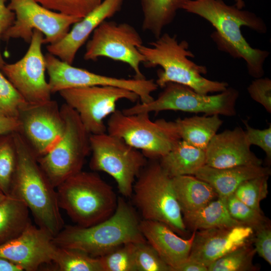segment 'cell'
Masks as SVG:
<instances>
[{"mask_svg":"<svg viewBox=\"0 0 271 271\" xmlns=\"http://www.w3.org/2000/svg\"><path fill=\"white\" fill-rule=\"evenodd\" d=\"M182 9L199 16L210 23L215 30L211 37L217 49L246 63L249 75L262 77L263 65L269 52L252 48L243 37L242 27L260 34L266 32L264 21L254 13L227 5L223 0H185Z\"/></svg>","mask_w":271,"mask_h":271,"instance_id":"cell-1","label":"cell"},{"mask_svg":"<svg viewBox=\"0 0 271 271\" xmlns=\"http://www.w3.org/2000/svg\"><path fill=\"white\" fill-rule=\"evenodd\" d=\"M17 165L9 195L22 200L38 227L53 237L64 226L56 188L40 167L36 156L20 134L14 132Z\"/></svg>","mask_w":271,"mask_h":271,"instance_id":"cell-2","label":"cell"},{"mask_svg":"<svg viewBox=\"0 0 271 271\" xmlns=\"http://www.w3.org/2000/svg\"><path fill=\"white\" fill-rule=\"evenodd\" d=\"M140 222L131 206L118 197L116 208L108 218L88 227L65 225L53 241L56 246L99 257L124 243L146 241Z\"/></svg>","mask_w":271,"mask_h":271,"instance_id":"cell-3","label":"cell"},{"mask_svg":"<svg viewBox=\"0 0 271 271\" xmlns=\"http://www.w3.org/2000/svg\"><path fill=\"white\" fill-rule=\"evenodd\" d=\"M186 40L179 42L176 35L162 34L149 46L143 45L138 49L145 59L148 68L160 66L156 83L163 88L169 82L187 86L196 92L208 94L221 92L228 87L226 82L211 80L203 77L207 73L206 66L196 64L189 58L194 54L189 50Z\"/></svg>","mask_w":271,"mask_h":271,"instance_id":"cell-4","label":"cell"},{"mask_svg":"<svg viewBox=\"0 0 271 271\" xmlns=\"http://www.w3.org/2000/svg\"><path fill=\"white\" fill-rule=\"evenodd\" d=\"M58 203L76 225L88 227L114 212L118 197L97 174L82 170L56 187Z\"/></svg>","mask_w":271,"mask_h":271,"instance_id":"cell-5","label":"cell"},{"mask_svg":"<svg viewBox=\"0 0 271 271\" xmlns=\"http://www.w3.org/2000/svg\"><path fill=\"white\" fill-rule=\"evenodd\" d=\"M136 179L131 195L144 219L162 222L177 234L186 236L187 228L172 178L163 169L159 160L148 161Z\"/></svg>","mask_w":271,"mask_h":271,"instance_id":"cell-6","label":"cell"},{"mask_svg":"<svg viewBox=\"0 0 271 271\" xmlns=\"http://www.w3.org/2000/svg\"><path fill=\"white\" fill-rule=\"evenodd\" d=\"M106 131L140 150L150 160L164 157L181 140L174 121H152L148 112L126 114L116 109L110 115Z\"/></svg>","mask_w":271,"mask_h":271,"instance_id":"cell-7","label":"cell"},{"mask_svg":"<svg viewBox=\"0 0 271 271\" xmlns=\"http://www.w3.org/2000/svg\"><path fill=\"white\" fill-rule=\"evenodd\" d=\"M60 110L65 122L63 135L53 149L37 158L42 169L56 188L82 171L85 159L91 152L90 134L77 112L65 103Z\"/></svg>","mask_w":271,"mask_h":271,"instance_id":"cell-8","label":"cell"},{"mask_svg":"<svg viewBox=\"0 0 271 271\" xmlns=\"http://www.w3.org/2000/svg\"><path fill=\"white\" fill-rule=\"evenodd\" d=\"M158 97L148 103H139L125 108L122 112L133 114L141 112H159L164 110L203 113L205 115L214 114L233 116L236 114L235 105L238 91L227 88L215 95L198 93L182 84L169 82L163 87Z\"/></svg>","mask_w":271,"mask_h":271,"instance_id":"cell-9","label":"cell"},{"mask_svg":"<svg viewBox=\"0 0 271 271\" xmlns=\"http://www.w3.org/2000/svg\"><path fill=\"white\" fill-rule=\"evenodd\" d=\"M90 143L91 169L109 174L116 181L119 193L131 197L136 179L147 164V158L121 139L106 132L90 134Z\"/></svg>","mask_w":271,"mask_h":271,"instance_id":"cell-10","label":"cell"},{"mask_svg":"<svg viewBox=\"0 0 271 271\" xmlns=\"http://www.w3.org/2000/svg\"><path fill=\"white\" fill-rule=\"evenodd\" d=\"M92 34L86 44L84 60L95 61L103 57L120 61L132 69L134 78H146L140 69L145 59L138 49L143 42L141 35L132 26L127 23L105 20Z\"/></svg>","mask_w":271,"mask_h":271,"instance_id":"cell-11","label":"cell"},{"mask_svg":"<svg viewBox=\"0 0 271 271\" xmlns=\"http://www.w3.org/2000/svg\"><path fill=\"white\" fill-rule=\"evenodd\" d=\"M8 7L15 13V20L2 35L5 41L22 39L30 43L37 30L44 35V44H53L62 39L70 27L81 19L50 10L35 0H10Z\"/></svg>","mask_w":271,"mask_h":271,"instance_id":"cell-12","label":"cell"},{"mask_svg":"<svg viewBox=\"0 0 271 271\" xmlns=\"http://www.w3.org/2000/svg\"><path fill=\"white\" fill-rule=\"evenodd\" d=\"M48 84L52 93L61 90L92 86H113L129 90L136 93L141 103L154 99L152 93L158 86L154 79H125L96 74L76 67L48 53L45 56Z\"/></svg>","mask_w":271,"mask_h":271,"instance_id":"cell-13","label":"cell"},{"mask_svg":"<svg viewBox=\"0 0 271 271\" xmlns=\"http://www.w3.org/2000/svg\"><path fill=\"white\" fill-rule=\"evenodd\" d=\"M59 93L78 114L90 134L106 132L104 119L116 110L121 99L136 101L139 97L129 90L113 86H92L67 89Z\"/></svg>","mask_w":271,"mask_h":271,"instance_id":"cell-14","label":"cell"},{"mask_svg":"<svg viewBox=\"0 0 271 271\" xmlns=\"http://www.w3.org/2000/svg\"><path fill=\"white\" fill-rule=\"evenodd\" d=\"M17 119V132L37 158L55 147L65 129L60 107L52 99L40 103L26 102L19 109Z\"/></svg>","mask_w":271,"mask_h":271,"instance_id":"cell-15","label":"cell"},{"mask_svg":"<svg viewBox=\"0 0 271 271\" xmlns=\"http://www.w3.org/2000/svg\"><path fill=\"white\" fill-rule=\"evenodd\" d=\"M44 36L35 30L30 46L18 61L5 63L1 70L15 88L29 103H40L51 99V92L45 78L46 63L42 51Z\"/></svg>","mask_w":271,"mask_h":271,"instance_id":"cell-16","label":"cell"},{"mask_svg":"<svg viewBox=\"0 0 271 271\" xmlns=\"http://www.w3.org/2000/svg\"><path fill=\"white\" fill-rule=\"evenodd\" d=\"M53 236L32 223L18 237L0 245V257L25 271H36L52 262L56 246Z\"/></svg>","mask_w":271,"mask_h":271,"instance_id":"cell-17","label":"cell"},{"mask_svg":"<svg viewBox=\"0 0 271 271\" xmlns=\"http://www.w3.org/2000/svg\"><path fill=\"white\" fill-rule=\"evenodd\" d=\"M254 231L239 225L197 230L188 259L208 266L229 252L253 242Z\"/></svg>","mask_w":271,"mask_h":271,"instance_id":"cell-18","label":"cell"},{"mask_svg":"<svg viewBox=\"0 0 271 271\" xmlns=\"http://www.w3.org/2000/svg\"><path fill=\"white\" fill-rule=\"evenodd\" d=\"M245 131L240 127L216 133L206 149V165L224 169L261 165L262 160L250 150Z\"/></svg>","mask_w":271,"mask_h":271,"instance_id":"cell-19","label":"cell"},{"mask_svg":"<svg viewBox=\"0 0 271 271\" xmlns=\"http://www.w3.org/2000/svg\"><path fill=\"white\" fill-rule=\"evenodd\" d=\"M124 0H103L92 11L75 23L59 42L48 45V53L62 61L72 64L76 55L94 30L104 21L121 10Z\"/></svg>","mask_w":271,"mask_h":271,"instance_id":"cell-20","label":"cell"},{"mask_svg":"<svg viewBox=\"0 0 271 271\" xmlns=\"http://www.w3.org/2000/svg\"><path fill=\"white\" fill-rule=\"evenodd\" d=\"M140 228L146 241L172 271H176L187 260L195 230L193 231L189 238H183L165 224L145 219L140 221Z\"/></svg>","mask_w":271,"mask_h":271,"instance_id":"cell-21","label":"cell"},{"mask_svg":"<svg viewBox=\"0 0 271 271\" xmlns=\"http://www.w3.org/2000/svg\"><path fill=\"white\" fill-rule=\"evenodd\" d=\"M270 169L261 165L241 166L217 169L204 165L195 173L197 178L210 184L218 197L227 198L245 181L262 176H269Z\"/></svg>","mask_w":271,"mask_h":271,"instance_id":"cell-22","label":"cell"},{"mask_svg":"<svg viewBox=\"0 0 271 271\" xmlns=\"http://www.w3.org/2000/svg\"><path fill=\"white\" fill-rule=\"evenodd\" d=\"M172 181L183 215L194 212L218 197L210 184L195 176H177Z\"/></svg>","mask_w":271,"mask_h":271,"instance_id":"cell-23","label":"cell"},{"mask_svg":"<svg viewBox=\"0 0 271 271\" xmlns=\"http://www.w3.org/2000/svg\"><path fill=\"white\" fill-rule=\"evenodd\" d=\"M159 161L163 169L172 178L183 175L194 176L206 164V152L181 140Z\"/></svg>","mask_w":271,"mask_h":271,"instance_id":"cell-24","label":"cell"},{"mask_svg":"<svg viewBox=\"0 0 271 271\" xmlns=\"http://www.w3.org/2000/svg\"><path fill=\"white\" fill-rule=\"evenodd\" d=\"M183 217L187 229L188 227L193 231L244 225L231 216L227 198L220 197L194 212L183 215Z\"/></svg>","mask_w":271,"mask_h":271,"instance_id":"cell-25","label":"cell"},{"mask_svg":"<svg viewBox=\"0 0 271 271\" xmlns=\"http://www.w3.org/2000/svg\"><path fill=\"white\" fill-rule=\"evenodd\" d=\"M174 122L182 140L205 151L223 122L217 114L179 118Z\"/></svg>","mask_w":271,"mask_h":271,"instance_id":"cell-26","label":"cell"},{"mask_svg":"<svg viewBox=\"0 0 271 271\" xmlns=\"http://www.w3.org/2000/svg\"><path fill=\"white\" fill-rule=\"evenodd\" d=\"M29 213L22 200L6 196L0 203V245L18 237L31 224Z\"/></svg>","mask_w":271,"mask_h":271,"instance_id":"cell-27","label":"cell"},{"mask_svg":"<svg viewBox=\"0 0 271 271\" xmlns=\"http://www.w3.org/2000/svg\"><path fill=\"white\" fill-rule=\"evenodd\" d=\"M143 13L142 29L156 39L173 22L185 0H139Z\"/></svg>","mask_w":271,"mask_h":271,"instance_id":"cell-28","label":"cell"},{"mask_svg":"<svg viewBox=\"0 0 271 271\" xmlns=\"http://www.w3.org/2000/svg\"><path fill=\"white\" fill-rule=\"evenodd\" d=\"M52 262L59 271H103L98 257L74 249L56 246Z\"/></svg>","mask_w":271,"mask_h":271,"instance_id":"cell-29","label":"cell"},{"mask_svg":"<svg viewBox=\"0 0 271 271\" xmlns=\"http://www.w3.org/2000/svg\"><path fill=\"white\" fill-rule=\"evenodd\" d=\"M252 242L244 244L219 258L208 266V271H256L253 263L255 250Z\"/></svg>","mask_w":271,"mask_h":271,"instance_id":"cell-30","label":"cell"},{"mask_svg":"<svg viewBox=\"0 0 271 271\" xmlns=\"http://www.w3.org/2000/svg\"><path fill=\"white\" fill-rule=\"evenodd\" d=\"M17 161L14 132L0 136V189L6 195L10 193Z\"/></svg>","mask_w":271,"mask_h":271,"instance_id":"cell-31","label":"cell"},{"mask_svg":"<svg viewBox=\"0 0 271 271\" xmlns=\"http://www.w3.org/2000/svg\"><path fill=\"white\" fill-rule=\"evenodd\" d=\"M135 243H124L98 257L103 271H137Z\"/></svg>","mask_w":271,"mask_h":271,"instance_id":"cell-32","label":"cell"},{"mask_svg":"<svg viewBox=\"0 0 271 271\" xmlns=\"http://www.w3.org/2000/svg\"><path fill=\"white\" fill-rule=\"evenodd\" d=\"M268 177H259L245 181L238 187L233 195L249 207L261 211L260 203L268 194Z\"/></svg>","mask_w":271,"mask_h":271,"instance_id":"cell-33","label":"cell"},{"mask_svg":"<svg viewBox=\"0 0 271 271\" xmlns=\"http://www.w3.org/2000/svg\"><path fill=\"white\" fill-rule=\"evenodd\" d=\"M227 206L231 216L245 226L257 230L269 224L262 213L246 205L233 194L227 198Z\"/></svg>","mask_w":271,"mask_h":271,"instance_id":"cell-34","label":"cell"},{"mask_svg":"<svg viewBox=\"0 0 271 271\" xmlns=\"http://www.w3.org/2000/svg\"><path fill=\"white\" fill-rule=\"evenodd\" d=\"M55 12L82 19L98 6L102 0H35Z\"/></svg>","mask_w":271,"mask_h":271,"instance_id":"cell-35","label":"cell"},{"mask_svg":"<svg viewBox=\"0 0 271 271\" xmlns=\"http://www.w3.org/2000/svg\"><path fill=\"white\" fill-rule=\"evenodd\" d=\"M26 102L0 69V114L17 119L19 109Z\"/></svg>","mask_w":271,"mask_h":271,"instance_id":"cell-36","label":"cell"},{"mask_svg":"<svg viewBox=\"0 0 271 271\" xmlns=\"http://www.w3.org/2000/svg\"><path fill=\"white\" fill-rule=\"evenodd\" d=\"M134 257L137 271H172L147 241L135 243Z\"/></svg>","mask_w":271,"mask_h":271,"instance_id":"cell-37","label":"cell"},{"mask_svg":"<svg viewBox=\"0 0 271 271\" xmlns=\"http://www.w3.org/2000/svg\"><path fill=\"white\" fill-rule=\"evenodd\" d=\"M251 98L271 113V80L267 78H255L247 87Z\"/></svg>","mask_w":271,"mask_h":271,"instance_id":"cell-38","label":"cell"},{"mask_svg":"<svg viewBox=\"0 0 271 271\" xmlns=\"http://www.w3.org/2000/svg\"><path fill=\"white\" fill-rule=\"evenodd\" d=\"M246 127L245 131L246 140L250 146L259 147L265 153L268 161L271 160V125L263 129L251 127L246 121H243Z\"/></svg>","mask_w":271,"mask_h":271,"instance_id":"cell-39","label":"cell"},{"mask_svg":"<svg viewBox=\"0 0 271 271\" xmlns=\"http://www.w3.org/2000/svg\"><path fill=\"white\" fill-rule=\"evenodd\" d=\"M254 248L261 257L271 264V228L269 224L254 231Z\"/></svg>","mask_w":271,"mask_h":271,"instance_id":"cell-40","label":"cell"},{"mask_svg":"<svg viewBox=\"0 0 271 271\" xmlns=\"http://www.w3.org/2000/svg\"><path fill=\"white\" fill-rule=\"evenodd\" d=\"M6 1L0 0V43L2 35L13 24L15 20V14L6 6ZM5 63L0 48V69Z\"/></svg>","mask_w":271,"mask_h":271,"instance_id":"cell-41","label":"cell"},{"mask_svg":"<svg viewBox=\"0 0 271 271\" xmlns=\"http://www.w3.org/2000/svg\"><path fill=\"white\" fill-rule=\"evenodd\" d=\"M19 123L18 119L0 114V136L18 132Z\"/></svg>","mask_w":271,"mask_h":271,"instance_id":"cell-42","label":"cell"},{"mask_svg":"<svg viewBox=\"0 0 271 271\" xmlns=\"http://www.w3.org/2000/svg\"><path fill=\"white\" fill-rule=\"evenodd\" d=\"M176 271H208V267L198 262L187 259Z\"/></svg>","mask_w":271,"mask_h":271,"instance_id":"cell-43","label":"cell"},{"mask_svg":"<svg viewBox=\"0 0 271 271\" xmlns=\"http://www.w3.org/2000/svg\"><path fill=\"white\" fill-rule=\"evenodd\" d=\"M0 271H24L23 269L17 264L0 257Z\"/></svg>","mask_w":271,"mask_h":271,"instance_id":"cell-44","label":"cell"},{"mask_svg":"<svg viewBox=\"0 0 271 271\" xmlns=\"http://www.w3.org/2000/svg\"><path fill=\"white\" fill-rule=\"evenodd\" d=\"M234 6L239 9H242L245 7V4L243 0H234Z\"/></svg>","mask_w":271,"mask_h":271,"instance_id":"cell-45","label":"cell"},{"mask_svg":"<svg viewBox=\"0 0 271 271\" xmlns=\"http://www.w3.org/2000/svg\"><path fill=\"white\" fill-rule=\"evenodd\" d=\"M6 195L0 189V203L6 198Z\"/></svg>","mask_w":271,"mask_h":271,"instance_id":"cell-46","label":"cell"}]
</instances>
